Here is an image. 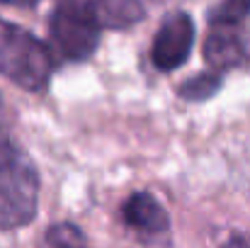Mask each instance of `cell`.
<instances>
[{"instance_id":"obj_7","label":"cell","mask_w":250,"mask_h":248,"mask_svg":"<svg viewBox=\"0 0 250 248\" xmlns=\"http://www.w3.org/2000/svg\"><path fill=\"white\" fill-rule=\"evenodd\" d=\"M122 217L136 231L161 234V231H167V226H170L166 209L148 192H134L131 197H126V202L122 207Z\"/></svg>"},{"instance_id":"obj_1","label":"cell","mask_w":250,"mask_h":248,"mask_svg":"<svg viewBox=\"0 0 250 248\" xmlns=\"http://www.w3.org/2000/svg\"><path fill=\"white\" fill-rule=\"evenodd\" d=\"M39 178L15 144L0 139V229H20L37 214Z\"/></svg>"},{"instance_id":"obj_4","label":"cell","mask_w":250,"mask_h":248,"mask_svg":"<svg viewBox=\"0 0 250 248\" xmlns=\"http://www.w3.org/2000/svg\"><path fill=\"white\" fill-rule=\"evenodd\" d=\"M49 29H51V39L59 54L68 61L90 59L100 44V32H102V27L85 10L63 5V2H56Z\"/></svg>"},{"instance_id":"obj_8","label":"cell","mask_w":250,"mask_h":248,"mask_svg":"<svg viewBox=\"0 0 250 248\" xmlns=\"http://www.w3.org/2000/svg\"><path fill=\"white\" fill-rule=\"evenodd\" d=\"M221 88V76L216 71L211 73H199L189 81H185L180 85V97L182 100H189V102H202V100H209L219 92Z\"/></svg>"},{"instance_id":"obj_10","label":"cell","mask_w":250,"mask_h":248,"mask_svg":"<svg viewBox=\"0 0 250 248\" xmlns=\"http://www.w3.org/2000/svg\"><path fill=\"white\" fill-rule=\"evenodd\" d=\"M0 2H5V5H17V7H32V5H37L39 0H0Z\"/></svg>"},{"instance_id":"obj_11","label":"cell","mask_w":250,"mask_h":248,"mask_svg":"<svg viewBox=\"0 0 250 248\" xmlns=\"http://www.w3.org/2000/svg\"><path fill=\"white\" fill-rule=\"evenodd\" d=\"M61 248H73V246H61Z\"/></svg>"},{"instance_id":"obj_9","label":"cell","mask_w":250,"mask_h":248,"mask_svg":"<svg viewBox=\"0 0 250 248\" xmlns=\"http://www.w3.org/2000/svg\"><path fill=\"white\" fill-rule=\"evenodd\" d=\"M224 248H250V241L248 239H243V236H233V239H229Z\"/></svg>"},{"instance_id":"obj_6","label":"cell","mask_w":250,"mask_h":248,"mask_svg":"<svg viewBox=\"0 0 250 248\" xmlns=\"http://www.w3.org/2000/svg\"><path fill=\"white\" fill-rule=\"evenodd\" d=\"M85 10L102 29H129L144 17L141 0H56Z\"/></svg>"},{"instance_id":"obj_2","label":"cell","mask_w":250,"mask_h":248,"mask_svg":"<svg viewBox=\"0 0 250 248\" xmlns=\"http://www.w3.org/2000/svg\"><path fill=\"white\" fill-rule=\"evenodd\" d=\"M54 68V56L44 42L27 29L0 20V76L29 92H42Z\"/></svg>"},{"instance_id":"obj_5","label":"cell","mask_w":250,"mask_h":248,"mask_svg":"<svg viewBox=\"0 0 250 248\" xmlns=\"http://www.w3.org/2000/svg\"><path fill=\"white\" fill-rule=\"evenodd\" d=\"M194 44V22L187 12H175L161 24L153 46L151 61L158 71H175L180 68L192 51Z\"/></svg>"},{"instance_id":"obj_3","label":"cell","mask_w":250,"mask_h":248,"mask_svg":"<svg viewBox=\"0 0 250 248\" xmlns=\"http://www.w3.org/2000/svg\"><path fill=\"white\" fill-rule=\"evenodd\" d=\"M250 17V0H221L209 15L204 59L211 71H231L246 61L243 24Z\"/></svg>"}]
</instances>
